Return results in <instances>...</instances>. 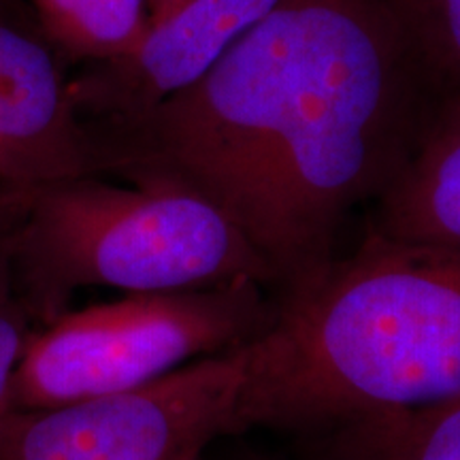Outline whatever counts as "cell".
<instances>
[{"label": "cell", "mask_w": 460, "mask_h": 460, "mask_svg": "<svg viewBox=\"0 0 460 460\" xmlns=\"http://www.w3.org/2000/svg\"><path fill=\"white\" fill-rule=\"evenodd\" d=\"M102 172L194 188L286 288L332 258L427 130L386 0H284L203 75L146 111L88 124Z\"/></svg>", "instance_id": "obj_1"}, {"label": "cell", "mask_w": 460, "mask_h": 460, "mask_svg": "<svg viewBox=\"0 0 460 460\" xmlns=\"http://www.w3.org/2000/svg\"><path fill=\"white\" fill-rule=\"evenodd\" d=\"M460 396V250L371 233L281 288L233 435L348 427Z\"/></svg>", "instance_id": "obj_2"}, {"label": "cell", "mask_w": 460, "mask_h": 460, "mask_svg": "<svg viewBox=\"0 0 460 460\" xmlns=\"http://www.w3.org/2000/svg\"><path fill=\"white\" fill-rule=\"evenodd\" d=\"M13 192L11 278L43 324L65 312L79 288L169 295L239 279L279 286L245 230L180 181L147 177L113 186L90 175Z\"/></svg>", "instance_id": "obj_3"}, {"label": "cell", "mask_w": 460, "mask_h": 460, "mask_svg": "<svg viewBox=\"0 0 460 460\" xmlns=\"http://www.w3.org/2000/svg\"><path fill=\"white\" fill-rule=\"evenodd\" d=\"M264 288L239 279L65 309L28 335L11 386V411L126 393L239 348L271 324L275 303Z\"/></svg>", "instance_id": "obj_4"}, {"label": "cell", "mask_w": 460, "mask_h": 460, "mask_svg": "<svg viewBox=\"0 0 460 460\" xmlns=\"http://www.w3.org/2000/svg\"><path fill=\"white\" fill-rule=\"evenodd\" d=\"M252 341L126 393L9 411L0 418V460H175L207 447L233 435Z\"/></svg>", "instance_id": "obj_5"}, {"label": "cell", "mask_w": 460, "mask_h": 460, "mask_svg": "<svg viewBox=\"0 0 460 460\" xmlns=\"http://www.w3.org/2000/svg\"><path fill=\"white\" fill-rule=\"evenodd\" d=\"M62 56L22 0H0V183L90 177L101 154L75 105Z\"/></svg>", "instance_id": "obj_6"}, {"label": "cell", "mask_w": 460, "mask_h": 460, "mask_svg": "<svg viewBox=\"0 0 460 460\" xmlns=\"http://www.w3.org/2000/svg\"><path fill=\"white\" fill-rule=\"evenodd\" d=\"M284 0H177L126 58L71 84L85 122L126 119L175 94Z\"/></svg>", "instance_id": "obj_7"}, {"label": "cell", "mask_w": 460, "mask_h": 460, "mask_svg": "<svg viewBox=\"0 0 460 460\" xmlns=\"http://www.w3.org/2000/svg\"><path fill=\"white\" fill-rule=\"evenodd\" d=\"M377 203L373 233L460 250V119L420 141Z\"/></svg>", "instance_id": "obj_8"}, {"label": "cell", "mask_w": 460, "mask_h": 460, "mask_svg": "<svg viewBox=\"0 0 460 460\" xmlns=\"http://www.w3.org/2000/svg\"><path fill=\"white\" fill-rule=\"evenodd\" d=\"M386 4L416 77L427 137L460 119V0H386Z\"/></svg>", "instance_id": "obj_9"}, {"label": "cell", "mask_w": 460, "mask_h": 460, "mask_svg": "<svg viewBox=\"0 0 460 460\" xmlns=\"http://www.w3.org/2000/svg\"><path fill=\"white\" fill-rule=\"evenodd\" d=\"M26 4L62 56L94 65L128 56L152 22L149 0H28Z\"/></svg>", "instance_id": "obj_10"}, {"label": "cell", "mask_w": 460, "mask_h": 460, "mask_svg": "<svg viewBox=\"0 0 460 460\" xmlns=\"http://www.w3.org/2000/svg\"><path fill=\"white\" fill-rule=\"evenodd\" d=\"M345 460H460V396L339 429Z\"/></svg>", "instance_id": "obj_11"}, {"label": "cell", "mask_w": 460, "mask_h": 460, "mask_svg": "<svg viewBox=\"0 0 460 460\" xmlns=\"http://www.w3.org/2000/svg\"><path fill=\"white\" fill-rule=\"evenodd\" d=\"M28 320H31V314L17 295L11 267L4 264L0 269V418L13 410L11 386H13V376L24 352L26 339L31 335Z\"/></svg>", "instance_id": "obj_12"}, {"label": "cell", "mask_w": 460, "mask_h": 460, "mask_svg": "<svg viewBox=\"0 0 460 460\" xmlns=\"http://www.w3.org/2000/svg\"><path fill=\"white\" fill-rule=\"evenodd\" d=\"M15 214L17 203L13 188L3 186L0 190V269L9 264V237L11 230H13Z\"/></svg>", "instance_id": "obj_13"}, {"label": "cell", "mask_w": 460, "mask_h": 460, "mask_svg": "<svg viewBox=\"0 0 460 460\" xmlns=\"http://www.w3.org/2000/svg\"><path fill=\"white\" fill-rule=\"evenodd\" d=\"M177 0H149V11H152V20L154 17L163 15L164 11H169Z\"/></svg>", "instance_id": "obj_14"}, {"label": "cell", "mask_w": 460, "mask_h": 460, "mask_svg": "<svg viewBox=\"0 0 460 460\" xmlns=\"http://www.w3.org/2000/svg\"><path fill=\"white\" fill-rule=\"evenodd\" d=\"M203 452H205V447H200V446L199 447H190V450L180 454V456H177L175 460H205Z\"/></svg>", "instance_id": "obj_15"}]
</instances>
